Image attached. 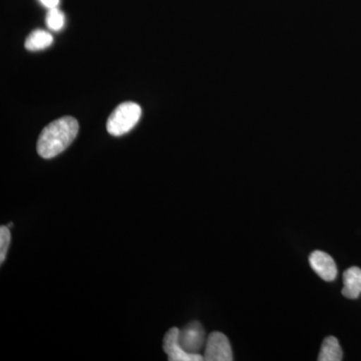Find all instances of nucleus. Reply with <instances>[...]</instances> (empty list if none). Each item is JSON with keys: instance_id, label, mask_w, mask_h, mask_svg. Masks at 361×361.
<instances>
[{"instance_id": "obj_1", "label": "nucleus", "mask_w": 361, "mask_h": 361, "mask_svg": "<svg viewBox=\"0 0 361 361\" xmlns=\"http://www.w3.org/2000/svg\"><path fill=\"white\" fill-rule=\"evenodd\" d=\"M78 133V123L73 116H63L47 125L37 141V153L44 159H51L63 153Z\"/></svg>"}, {"instance_id": "obj_2", "label": "nucleus", "mask_w": 361, "mask_h": 361, "mask_svg": "<svg viewBox=\"0 0 361 361\" xmlns=\"http://www.w3.org/2000/svg\"><path fill=\"white\" fill-rule=\"evenodd\" d=\"M142 116L139 104L127 102L116 106L109 116L106 130L114 137H121L134 129Z\"/></svg>"}, {"instance_id": "obj_3", "label": "nucleus", "mask_w": 361, "mask_h": 361, "mask_svg": "<svg viewBox=\"0 0 361 361\" xmlns=\"http://www.w3.org/2000/svg\"><path fill=\"white\" fill-rule=\"evenodd\" d=\"M180 348L192 355H201L200 351L206 345V334L203 325L192 322L179 331Z\"/></svg>"}, {"instance_id": "obj_4", "label": "nucleus", "mask_w": 361, "mask_h": 361, "mask_svg": "<svg viewBox=\"0 0 361 361\" xmlns=\"http://www.w3.org/2000/svg\"><path fill=\"white\" fill-rule=\"evenodd\" d=\"M204 360L232 361L233 353L229 339L224 334L212 332L206 341Z\"/></svg>"}, {"instance_id": "obj_5", "label": "nucleus", "mask_w": 361, "mask_h": 361, "mask_svg": "<svg viewBox=\"0 0 361 361\" xmlns=\"http://www.w3.org/2000/svg\"><path fill=\"white\" fill-rule=\"evenodd\" d=\"M180 329L177 327H172L169 329L165 337H164L163 349L168 355V360L170 361H202L204 356L201 355H192L187 353L180 348L179 343Z\"/></svg>"}, {"instance_id": "obj_6", "label": "nucleus", "mask_w": 361, "mask_h": 361, "mask_svg": "<svg viewBox=\"0 0 361 361\" xmlns=\"http://www.w3.org/2000/svg\"><path fill=\"white\" fill-rule=\"evenodd\" d=\"M310 264L313 271L324 281L332 282L336 279L337 266L334 259L322 251H314L310 254Z\"/></svg>"}, {"instance_id": "obj_7", "label": "nucleus", "mask_w": 361, "mask_h": 361, "mask_svg": "<svg viewBox=\"0 0 361 361\" xmlns=\"http://www.w3.org/2000/svg\"><path fill=\"white\" fill-rule=\"evenodd\" d=\"M343 284L342 295L348 299H357L361 294L360 268H348V269L343 273Z\"/></svg>"}, {"instance_id": "obj_8", "label": "nucleus", "mask_w": 361, "mask_h": 361, "mask_svg": "<svg viewBox=\"0 0 361 361\" xmlns=\"http://www.w3.org/2000/svg\"><path fill=\"white\" fill-rule=\"evenodd\" d=\"M343 360V351L338 339L334 336H329L323 341L322 350L318 355L319 361H341Z\"/></svg>"}, {"instance_id": "obj_9", "label": "nucleus", "mask_w": 361, "mask_h": 361, "mask_svg": "<svg viewBox=\"0 0 361 361\" xmlns=\"http://www.w3.org/2000/svg\"><path fill=\"white\" fill-rule=\"evenodd\" d=\"M54 42V37L49 32L37 30L30 33L25 39V47L27 51H37L47 49Z\"/></svg>"}, {"instance_id": "obj_10", "label": "nucleus", "mask_w": 361, "mask_h": 361, "mask_svg": "<svg viewBox=\"0 0 361 361\" xmlns=\"http://www.w3.org/2000/svg\"><path fill=\"white\" fill-rule=\"evenodd\" d=\"M47 25L54 32H59L65 26V14L58 7L51 8L47 14Z\"/></svg>"}, {"instance_id": "obj_11", "label": "nucleus", "mask_w": 361, "mask_h": 361, "mask_svg": "<svg viewBox=\"0 0 361 361\" xmlns=\"http://www.w3.org/2000/svg\"><path fill=\"white\" fill-rule=\"evenodd\" d=\"M11 235L7 226L0 227V263L4 264L6 258L7 250L11 244Z\"/></svg>"}, {"instance_id": "obj_12", "label": "nucleus", "mask_w": 361, "mask_h": 361, "mask_svg": "<svg viewBox=\"0 0 361 361\" xmlns=\"http://www.w3.org/2000/svg\"><path fill=\"white\" fill-rule=\"evenodd\" d=\"M42 4L44 6H47V8H54V7H58L59 4V0H40Z\"/></svg>"}, {"instance_id": "obj_13", "label": "nucleus", "mask_w": 361, "mask_h": 361, "mask_svg": "<svg viewBox=\"0 0 361 361\" xmlns=\"http://www.w3.org/2000/svg\"><path fill=\"white\" fill-rule=\"evenodd\" d=\"M13 223H9L8 226H7V227L8 228H11V227H13Z\"/></svg>"}]
</instances>
